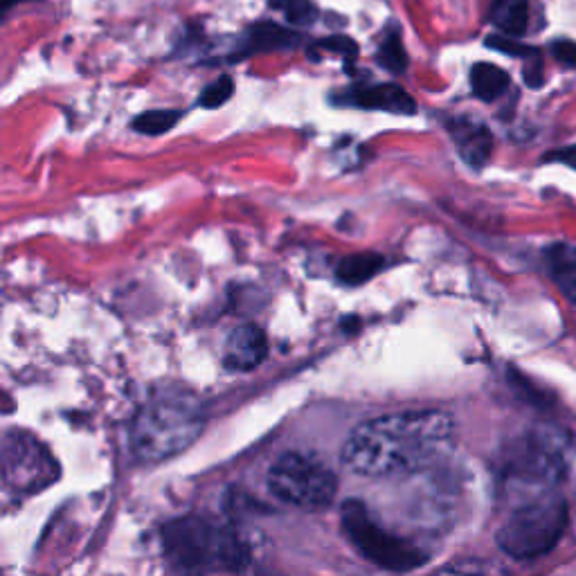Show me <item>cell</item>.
<instances>
[{"label": "cell", "instance_id": "cell-1", "mask_svg": "<svg viewBox=\"0 0 576 576\" xmlns=\"http://www.w3.org/2000/svg\"><path fill=\"white\" fill-rule=\"evenodd\" d=\"M455 421L441 410L385 414L360 423L342 446V464L354 475L396 477L430 468L444 457Z\"/></svg>", "mask_w": 576, "mask_h": 576}, {"label": "cell", "instance_id": "cell-2", "mask_svg": "<svg viewBox=\"0 0 576 576\" xmlns=\"http://www.w3.org/2000/svg\"><path fill=\"white\" fill-rule=\"evenodd\" d=\"M570 439L563 430L538 426L522 432L502 450L500 482L516 504L556 493L570 475Z\"/></svg>", "mask_w": 576, "mask_h": 576}, {"label": "cell", "instance_id": "cell-3", "mask_svg": "<svg viewBox=\"0 0 576 576\" xmlns=\"http://www.w3.org/2000/svg\"><path fill=\"white\" fill-rule=\"evenodd\" d=\"M203 430L201 405L192 396L165 394L144 405L131 426V450L144 464L183 453Z\"/></svg>", "mask_w": 576, "mask_h": 576}, {"label": "cell", "instance_id": "cell-4", "mask_svg": "<svg viewBox=\"0 0 576 576\" xmlns=\"http://www.w3.org/2000/svg\"><path fill=\"white\" fill-rule=\"evenodd\" d=\"M162 547L171 565L187 576L232 570L246 561L241 540L230 529L201 516L169 522L162 531Z\"/></svg>", "mask_w": 576, "mask_h": 576}, {"label": "cell", "instance_id": "cell-5", "mask_svg": "<svg viewBox=\"0 0 576 576\" xmlns=\"http://www.w3.org/2000/svg\"><path fill=\"white\" fill-rule=\"evenodd\" d=\"M567 520L570 509L561 493L520 502L495 531V543L516 561H536L561 543Z\"/></svg>", "mask_w": 576, "mask_h": 576}, {"label": "cell", "instance_id": "cell-6", "mask_svg": "<svg viewBox=\"0 0 576 576\" xmlns=\"http://www.w3.org/2000/svg\"><path fill=\"white\" fill-rule=\"evenodd\" d=\"M340 527L351 547L387 572H414L428 563L430 554L408 538H401L376 522L360 500H347L340 509Z\"/></svg>", "mask_w": 576, "mask_h": 576}, {"label": "cell", "instance_id": "cell-7", "mask_svg": "<svg viewBox=\"0 0 576 576\" xmlns=\"http://www.w3.org/2000/svg\"><path fill=\"white\" fill-rule=\"evenodd\" d=\"M268 491L279 502L302 511H322L336 500V473L320 459L302 453H284L268 468Z\"/></svg>", "mask_w": 576, "mask_h": 576}, {"label": "cell", "instance_id": "cell-8", "mask_svg": "<svg viewBox=\"0 0 576 576\" xmlns=\"http://www.w3.org/2000/svg\"><path fill=\"white\" fill-rule=\"evenodd\" d=\"M3 480L16 495H30L57 480V462L39 439L12 430L3 441Z\"/></svg>", "mask_w": 576, "mask_h": 576}, {"label": "cell", "instance_id": "cell-9", "mask_svg": "<svg viewBox=\"0 0 576 576\" xmlns=\"http://www.w3.org/2000/svg\"><path fill=\"white\" fill-rule=\"evenodd\" d=\"M345 106L367 108V111H385L394 115H414L417 102L399 84H376V86H354L340 95Z\"/></svg>", "mask_w": 576, "mask_h": 576}, {"label": "cell", "instance_id": "cell-10", "mask_svg": "<svg viewBox=\"0 0 576 576\" xmlns=\"http://www.w3.org/2000/svg\"><path fill=\"white\" fill-rule=\"evenodd\" d=\"M268 356V340L264 331L255 324H241L234 329L228 342H225L223 365L230 372H250V369L259 367Z\"/></svg>", "mask_w": 576, "mask_h": 576}, {"label": "cell", "instance_id": "cell-11", "mask_svg": "<svg viewBox=\"0 0 576 576\" xmlns=\"http://www.w3.org/2000/svg\"><path fill=\"white\" fill-rule=\"evenodd\" d=\"M448 129L464 162H468V165L475 169H480L489 162L493 151V135L489 126L475 120H466V117H457V120L448 124Z\"/></svg>", "mask_w": 576, "mask_h": 576}, {"label": "cell", "instance_id": "cell-12", "mask_svg": "<svg viewBox=\"0 0 576 576\" xmlns=\"http://www.w3.org/2000/svg\"><path fill=\"white\" fill-rule=\"evenodd\" d=\"M300 34L291 27H282L270 21H259L255 25H250L246 34H243L241 48L243 54L250 52H266V50H286L295 48L300 43Z\"/></svg>", "mask_w": 576, "mask_h": 576}, {"label": "cell", "instance_id": "cell-13", "mask_svg": "<svg viewBox=\"0 0 576 576\" xmlns=\"http://www.w3.org/2000/svg\"><path fill=\"white\" fill-rule=\"evenodd\" d=\"M545 264L549 277L554 279L567 300L576 304V246L574 243H552L545 250Z\"/></svg>", "mask_w": 576, "mask_h": 576}, {"label": "cell", "instance_id": "cell-14", "mask_svg": "<svg viewBox=\"0 0 576 576\" xmlns=\"http://www.w3.org/2000/svg\"><path fill=\"white\" fill-rule=\"evenodd\" d=\"M385 266V257L378 252H356L338 261L336 277L345 286H360L372 279Z\"/></svg>", "mask_w": 576, "mask_h": 576}, {"label": "cell", "instance_id": "cell-15", "mask_svg": "<svg viewBox=\"0 0 576 576\" xmlns=\"http://www.w3.org/2000/svg\"><path fill=\"white\" fill-rule=\"evenodd\" d=\"M489 18L504 36H522L529 25V0H493Z\"/></svg>", "mask_w": 576, "mask_h": 576}, {"label": "cell", "instance_id": "cell-16", "mask_svg": "<svg viewBox=\"0 0 576 576\" xmlns=\"http://www.w3.org/2000/svg\"><path fill=\"white\" fill-rule=\"evenodd\" d=\"M471 86L482 102H493L509 88V75L493 63L480 61L471 68Z\"/></svg>", "mask_w": 576, "mask_h": 576}, {"label": "cell", "instance_id": "cell-17", "mask_svg": "<svg viewBox=\"0 0 576 576\" xmlns=\"http://www.w3.org/2000/svg\"><path fill=\"white\" fill-rule=\"evenodd\" d=\"M376 59L385 70L394 72V75H401V72L408 68V54H405V48H403L399 25L396 27L392 25L390 30L385 32L381 45H378Z\"/></svg>", "mask_w": 576, "mask_h": 576}, {"label": "cell", "instance_id": "cell-18", "mask_svg": "<svg viewBox=\"0 0 576 576\" xmlns=\"http://www.w3.org/2000/svg\"><path fill=\"white\" fill-rule=\"evenodd\" d=\"M268 5L282 12L288 25L293 27H309L318 21V7L311 0H268Z\"/></svg>", "mask_w": 576, "mask_h": 576}, {"label": "cell", "instance_id": "cell-19", "mask_svg": "<svg viewBox=\"0 0 576 576\" xmlns=\"http://www.w3.org/2000/svg\"><path fill=\"white\" fill-rule=\"evenodd\" d=\"M180 117H183V113L174 111V108H165V111H162V108L160 111H147L135 117L133 129L144 135H162L174 129Z\"/></svg>", "mask_w": 576, "mask_h": 576}, {"label": "cell", "instance_id": "cell-20", "mask_svg": "<svg viewBox=\"0 0 576 576\" xmlns=\"http://www.w3.org/2000/svg\"><path fill=\"white\" fill-rule=\"evenodd\" d=\"M232 93H234V81L228 75H223V77L216 79L214 84L203 88L201 97H198V106L219 108V106H223L225 102H228V99L232 97Z\"/></svg>", "mask_w": 576, "mask_h": 576}, {"label": "cell", "instance_id": "cell-21", "mask_svg": "<svg viewBox=\"0 0 576 576\" xmlns=\"http://www.w3.org/2000/svg\"><path fill=\"white\" fill-rule=\"evenodd\" d=\"M315 45H318L320 50L342 54V59H345V63H347V70H351V63H354L358 57V45L354 39H349L347 34L327 36V39H320Z\"/></svg>", "mask_w": 576, "mask_h": 576}, {"label": "cell", "instance_id": "cell-22", "mask_svg": "<svg viewBox=\"0 0 576 576\" xmlns=\"http://www.w3.org/2000/svg\"><path fill=\"white\" fill-rule=\"evenodd\" d=\"M484 43L489 45L491 50L504 52V54H509V57H536V54H538L534 48H529V45H522L518 41H513L511 36L491 34V36H486Z\"/></svg>", "mask_w": 576, "mask_h": 576}, {"label": "cell", "instance_id": "cell-23", "mask_svg": "<svg viewBox=\"0 0 576 576\" xmlns=\"http://www.w3.org/2000/svg\"><path fill=\"white\" fill-rule=\"evenodd\" d=\"M435 576H495L493 565L482 561H464L446 567V570L437 572Z\"/></svg>", "mask_w": 576, "mask_h": 576}, {"label": "cell", "instance_id": "cell-24", "mask_svg": "<svg viewBox=\"0 0 576 576\" xmlns=\"http://www.w3.org/2000/svg\"><path fill=\"white\" fill-rule=\"evenodd\" d=\"M522 77H525V84L531 88H540L545 81V70H543V59L540 54H536L534 61L529 57V63H525V70H522Z\"/></svg>", "mask_w": 576, "mask_h": 576}, {"label": "cell", "instance_id": "cell-25", "mask_svg": "<svg viewBox=\"0 0 576 576\" xmlns=\"http://www.w3.org/2000/svg\"><path fill=\"white\" fill-rule=\"evenodd\" d=\"M552 54L558 63L576 68V41H556L552 45Z\"/></svg>", "mask_w": 576, "mask_h": 576}, {"label": "cell", "instance_id": "cell-26", "mask_svg": "<svg viewBox=\"0 0 576 576\" xmlns=\"http://www.w3.org/2000/svg\"><path fill=\"white\" fill-rule=\"evenodd\" d=\"M545 160L563 162V165L576 169V144H572V147H565V149H558V151H549Z\"/></svg>", "mask_w": 576, "mask_h": 576}]
</instances>
